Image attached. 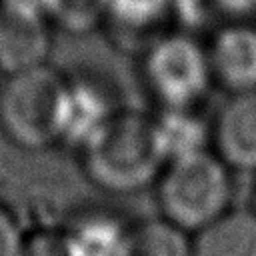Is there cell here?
I'll return each mask as SVG.
<instances>
[{
  "label": "cell",
  "mask_w": 256,
  "mask_h": 256,
  "mask_svg": "<svg viewBox=\"0 0 256 256\" xmlns=\"http://www.w3.org/2000/svg\"><path fill=\"white\" fill-rule=\"evenodd\" d=\"M84 176L104 192L132 194L158 182L166 152L154 114L118 108L78 146Z\"/></svg>",
  "instance_id": "6da1fadb"
},
{
  "label": "cell",
  "mask_w": 256,
  "mask_h": 256,
  "mask_svg": "<svg viewBox=\"0 0 256 256\" xmlns=\"http://www.w3.org/2000/svg\"><path fill=\"white\" fill-rule=\"evenodd\" d=\"M72 120V80L54 66L4 76L0 84V132L28 152L48 150L68 140Z\"/></svg>",
  "instance_id": "7a4b0ae2"
},
{
  "label": "cell",
  "mask_w": 256,
  "mask_h": 256,
  "mask_svg": "<svg viewBox=\"0 0 256 256\" xmlns=\"http://www.w3.org/2000/svg\"><path fill=\"white\" fill-rule=\"evenodd\" d=\"M156 200L166 222L186 234L200 232L230 210V168L212 150L174 158L158 178Z\"/></svg>",
  "instance_id": "3957f363"
},
{
  "label": "cell",
  "mask_w": 256,
  "mask_h": 256,
  "mask_svg": "<svg viewBox=\"0 0 256 256\" xmlns=\"http://www.w3.org/2000/svg\"><path fill=\"white\" fill-rule=\"evenodd\" d=\"M142 80L162 108H194L212 84L206 46L182 30L162 34L144 52Z\"/></svg>",
  "instance_id": "277c9868"
},
{
  "label": "cell",
  "mask_w": 256,
  "mask_h": 256,
  "mask_svg": "<svg viewBox=\"0 0 256 256\" xmlns=\"http://www.w3.org/2000/svg\"><path fill=\"white\" fill-rule=\"evenodd\" d=\"M52 28L40 6L0 0V74L12 76L48 64Z\"/></svg>",
  "instance_id": "5b68a950"
},
{
  "label": "cell",
  "mask_w": 256,
  "mask_h": 256,
  "mask_svg": "<svg viewBox=\"0 0 256 256\" xmlns=\"http://www.w3.org/2000/svg\"><path fill=\"white\" fill-rule=\"evenodd\" d=\"M212 82L228 94L256 92V26L226 22L206 46Z\"/></svg>",
  "instance_id": "8992f818"
},
{
  "label": "cell",
  "mask_w": 256,
  "mask_h": 256,
  "mask_svg": "<svg viewBox=\"0 0 256 256\" xmlns=\"http://www.w3.org/2000/svg\"><path fill=\"white\" fill-rule=\"evenodd\" d=\"M210 128L212 152L230 170L256 172V92L230 94Z\"/></svg>",
  "instance_id": "52a82bcc"
},
{
  "label": "cell",
  "mask_w": 256,
  "mask_h": 256,
  "mask_svg": "<svg viewBox=\"0 0 256 256\" xmlns=\"http://www.w3.org/2000/svg\"><path fill=\"white\" fill-rule=\"evenodd\" d=\"M192 256H256V210L230 208L196 232Z\"/></svg>",
  "instance_id": "ba28073f"
},
{
  "label": "cell",
  "mask_w": 256,
  "mask_h": 256,
  "mask_svg": "<svg viewBox=\"0 0 256 256\" xmlns=\"http://www.w3.org/2000/svg\"><path fill=\"white\" fill-rule=\"evenodd\" d=\"M166 160L208 150L212 128L194 108H162L154 114Z\"/></svg>",
  "instance_id": "9c48e42d"
},
{
  "label": "cell",
  "mask_w": 256,
  "mask_h": 256,
  "mask_svg": "<svg viewBox=\"0 0 256 256\" xmlns=\"http://www.w3.org/2000/svg\"><path fill=\"white\" fill-rule=\"evenodd\" d=\"M118 256H192L188 234L164 218L128 224Z\"/></svg>",
  "instance_id": "30bf717a"
},
{
  "label": "cell",
  "mask_w": 256,
  "mask_h": 256,
  "mask_svg": "<svg viewBox=\"0 0 256 256\" xmlns=\"http://www.w3.org/2000/svg\"><path fill=\"white\" fill-rule=\"evenodd\" d=\"M174 0H108L106 22L124 38H144L160 32L172 20Z\"/></svg>",
  "instance_id": "8fae6325"
},
{
  "label": "cell",
  "mask_w": 256,
  "mask_h": 256,
  "mask_svg": "<svg viewBox=\"0 0 256 256\" xmlns=\"http://www.w3.org/2000/svg\"><path fill=\"white\" fill-rule=\"evenodd\" d=\"M64 228L78 256H118L128 224L104 212H84Z\"/></svg>",
  "instance_id": "7c38bea8"
},
{
  "label": "cell",
  "mask_w": 256,
  "mask_h": 256,
  "mask_svg": "<svg viewBox=\"0 0 256 256\" xmlns=\"http://www.w3.org/2000/svg\"><path fill=\"white\" fill-rule=\"evenodd\" d=\"M42 10L54 28L88 34L106 22L108 0H42Z\"/></svg>",
  "instance_id": "4fadbf2b"
},
{
  "label": "cell",
  "mask_w": 256,
  "mask_h": 256,
  "mask_svg": "<svg viewBox=\"0 0 256 256\" xmlns=\"http://www.w3.org/2000/svg\"><path fill=\"white\" fill-rule=\"evenodd\" d=\"M24 256H78L66 228H44L28 234Z\"/></svg>",
  "instance_id": "5bb4252c"
},
{
  "label": "cell",
  "mask_w": 256,
  "mask_h": 256,
  "mask_svg": "<svg viewBox=\"0 0 256 256\" xmlns=\"http://www.w3.org/2000/svg\"><path fill=\"white\" fill-rule=\"evenodd\" d=\"M26 238L18 216L0 202V256H24L26 252Z\"/></svg>",
  "instance_id": "9a60e30c"
},
{
  "label": "cell",
  "mask_w": 256,
  "mask_h": 256,
  "mask_svg": "<svg viewBox=\"0 0 256 256\" xmlns=\"http://www.w3.org/2000/svg\"><path fill=\"white\" fill-rule=\"evenodd\" d=\"M216 14L230 18V22H244L256 12V0H210Z\"/></svg>",
  "instance_id": "2e32d148"
},
{
  "label": "cell",
  "mask_w": 256,
  "mask_h": 256,
  "mask_svg": "<svg viewBox=\"0 0 256 256\" xmlns=\"http://www.w3.org/2000/svg\"><path fill=\"white\" fill-rule=\"evenodd\" d=\"M254 202H256V196H254ZM254 210H256V206H254Z\"/></svg>",
  "instance_id": "e0dca14e"
}]
</instances>
